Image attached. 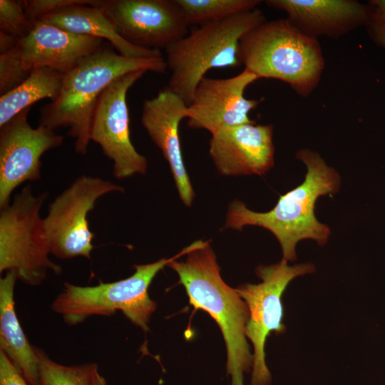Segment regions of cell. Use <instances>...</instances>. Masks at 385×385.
Here are the masks:
<instances>
[{"mask_svg": "<svg viewBox=\"0 0 385 385\" xmlns=\"http://www.w3.org/2000/svg\"><path fill=\"white\" fill-rule=\"evenodd\" d=\"M296 158L307 168L302 184L281 195L275 206L266 212L252 211L244 202L232 201L225 225L238 230L247 225L268 230L277 239L283 259L287 262L297 259L296 245L302 240L312 239L319 245L327 242L330 228L316 218L315 202L319 196L337 193L341 186L339 173L319 153L301 149Z\"/></svg>", "mask_w": 385, "mask_h": 385, "instance_id": "obj_1", "label": "cell"}, {"mask_svg": "<svg viewBox=\"0 0 385 385\" xmlns=\"http://www.w3.org/2000/svg\"><path fill=\"white\" fill-rule=\"evenodd\" d=\"M167 69L163 57L128 58L101 47L63 74L58 97L40 110L39 125L52 130L68 127V135L75 139L76 153L85 155L91 140L94 110L106 88L115 79L132 72L165 73Z\"/></svg>", "mask_w": 385, "mask_h": 385, "instance_id": "obj_2", "label": "cell"}, {"mask_svg": "<svg viewBox=\"0 0 385 385\" xmlns=\"http://www.w3.org/2000/svg\"><path fill=\"white\" fill-rule=\"evenodd\" d=\"M168 266L178 274L190 304L207 312L218 324L226 344L231 385H244V374L253 364L245 333L249 311L237 290L222 279L209 242L190 251L185 261L175 260Z\"/></svg>", "mask_w": 385, "mask_h": 385, "instance_id": "obj_3", "label": "cell"}, {"mask_svg": "<svg viewBox=\"0 0 385 385\" xmlns=\"http://www.w3.org/2000/svg\"><path fill=\"white\" fill-rule=\"evenodd\" d=\"M239 58L258 79L279 80L302 97L317 88L325 66L317 38L304 34L287 19L265 21L245 34Z\"/></svg>", "mask_w": 385, "mask_h": 385, "instance_id": "obj_4", "label": "cell"}, {"mask_svg": "<svg viewBox=\"0 0 385 385\" xmlns=\"http://www.w3.org/2000/svg\"><path fill=\"white\" fill-rule=\"evenodd\" d=\"M265 20L258 8L228 19L198 26L165 49L171 75L168 88L188 106L195 90L212 68H236L240 41Z\"/></svg>", "mask_w": 385, "mask_h": 385, "instance_id": "obj_5", "label": "cell"}, {"mask_svg": "<svg viewBox=\"0 0 385 385\" xmlns=\"http://www.w3.org/2000/svg\"><path fill=\"white\" fill-rule=\"evenodd\" d=\"M201 241L192 243L170 258L135 265L133 274L123 279L108 283L101 282L94 286L65 282L51 308L71 326L82 323L91 316L111 317L116 311H120L133 324L147 332L148 324L157 307L148 293L150 283L165 266L200 247Z\"/></svg>", "mask_w": 385, "mask_h": 385, "instance_id": "obj_6", "label": "cell"}, {"mask_svg": "<svg viewBox=\"0 0 385 385\" xmlns=\"http://www.w3.org/2000/svg\"><path fill=\"white\" fill-rule=\"evenodd\" d=\"M47 196L46 192L35 195L26 185L12 202L0 209V272H14L18 279L30 286L42 283L48 271L62 272L48 257L40 217Z\"/></svg>", "mask_w": 385, "mask_h": 385, "instance_id": "obj_7", "label": "cell"}, {"mask_svg": "<svg viewBox=\"0 0 385 385\" xmlns=\"http://www.w3.org/2000/svg\"><path fill=\"white\" fill-rule=\"evenodd\" d=\"M314 271V266L311 263L289 266L282 259L278 263L256 268L261 282L242 284L236 289L249 311L245 333L254 349L250 385H270L271 374L265 362V345L271 333L280 334L285 330L282 295L293 279Z\"/></svg>", "mask_w": 385, "mask_h": 385, "instance_id": "obj_8", "label": "cell"}, {"mask_svg": "<svg viewBox=\"0 0 385 385\" xmlns=\"http://www.w3.org/2000/svg\"><path fill=\"white\" fill-rule=\"evenodd\" d=\"M124 189L98 177L81 175L48 206L43 226L50 254L62 260L91 258L94 234L88 215L103 195Z\"/></svg>", "mask_w": 385, "mask_h": 385, "instance_id": "obj_9", "label": "cell"}, {"mask_svg": "<svg viewBox=\"0 0 385 385\" xmlns=\"http://www.w3.org/2000/svg\"><path fill=\"white\" fill-rule=\"evenodd\" d=\"M145 73L135 71L115 79L102 93L94 110L91 140L98 143L104 155L113 160V174L118 179L144 175L148 168L146 158L130 140L126 103L128 90Z\"/></svg>", "mask_w": 385, "mask_h": 385, "instance_id": "obj_10", "label": "cell"}, {"mask_svg": "<svg viewBox=\"0 0 385 385\" xmlns=\"http://www.w3.org/2000/svg\"><path fill=\"white\" fill-rule=\"evenodd\" d=\"M118 33L134 46L165 50L188 35L175 0H93Z\"/></svg>", "mask_w": 385, "mask_h": 385, "instance_id": "obj_11", "label": "cell"}, {"mask_svg": "<svg viewBox=\"0 0 385 385\" xmlns=\"http://www.w3.org/2000/svg\"><path fill=\"white\" fill-rule=\"evenodd\" d=\"M30 108L0 127V209L11 203V193L18 186L41 178V157L63 140L54 130L31 127L27 121Z\"/></svg>", "mask_w": 385, "mask_h": 385, "instance_id": "obj_12", "label": "cell"}, {"mask_svg": "<svg viewBox=\"0 0 385 385\" xmlns=\"http://www.w3.org/2000/svg\"><path fill=\"white\" fill-rule=\"evenodd\" d=\"M258 78L248 70L226 78L204 77L188 106V125L212 135L226 128L252 123L250 112L261 99L245 98L246 88Z\"/></svg>", "mask_w": 385, "mask_h": 385, "instance_id": "obj_13", "label": "cell"}, {"mask_svg": "<svg viewBox=\"0 0 385 385\" xmlns=\"http://www.w3.org/2000/svg\"><path fill=\"white\" fill-rule=\"evenodd\" d=\"M273 125L246 123L212 135L209 154L224 175H262L274 163Z\"/></svg>", "mask_w": 385, "mask_h": 385, "instance_id": "obj_14", "label": "cell"}, {"mask_svg": "<svg viewBox=\"0 0 385 385\" xmlns=\"http://www.w3.org/2000/svg\"><path fill=\"white\" fill-rule=\"evenodd\" d=\"M188 105L167 86L145 100L141 123L169 164L180 198L190 206L195 193L183 159L179 125L188 118Z\"/></svg>", "mask_w": 385, "mask_h": 385, "instance_id": "obj_15", "label": "cell"}, {"mask_svg": "<svg viewBox=\"0 0 385 385\" xmlns=\"http://www.w3.org/2000/svg\"><path fill=\"white\" fill-rule=\"evenodd\" d=\"M103 40L37 21L31 31L19 38L18 47L27 71L49 68L64 74L83 58L101 48Z\"/></svg>", "mask_w": 385, "mask_h": 385, "instance_id": "obj_16", "label": "cell"}, {"mask_svg": "<svg viewBox=\"0 0 385 385\" xmlns=\"http://www.w3.org/2000/svg\"><path fill=\"white\" fill-rule=\"evenodd\" d=\"M270 7L284 11L287 19L304 34L317 38H337L364 26L367 4L355 0H267Z\"/></svg>", "mask_w": 385, "mask_h": 385, "instance_id": "obj_17", "label": "cell"}, {"mask_svg": "<svg viewBox=\"0 0 385 385\" xmlns=\"http://www.w3.org/2000/svg\"><path fill=\"white\" fill-rule=\"evenodd\" d=\"M92 0H83L52 11L38 21L71 33L108 40L118 53L133 58H160V50L133 45L116 31L101 9L91 6Z\"/></svg>", "mask_w": 385, "mask_h": 385, "instance_id": "obj_18", "label": "cell"}, {"mask_svg": "<svg viewBox=\"0 0 385 385\" xmlns=\"http://www.w3.org/2000/svg\"><path fill=\"white\" fill-rule=\"evenodd\" d=\"M17 275L6 272L0 279V351L29 385H41L34 346L28 341L16 316L14 287Z\"/></svg>", "mask_w": 385, "mask_h": 385, "instance_id": "obj_19", "label": "cell"}, {"mask_svg": "<svg viewBox=\"0 0 385 385\" xmlns=\"http://www.w3.org/2000/svg\"><path fill=\"white\" fill-rule=\"evenodd\" d=\"M62 79V73L49 68L33 71L22 83L1 96L0 127L40 100L54 101L59 94Z\"/></svg>", "mask_w": 385, "mask_h": 385, "instance_id": "obj_20", "label": "cell"}, {"mask_svg": "<svg viewBox=\"0 0 385 385\" xmlns=\"http://www.w3.org/2000/svg\"><path fill=\"white\" fill-rule=\"evenodd\" d=\"M188 24L202 25L220 21L252 11L260 0H175Z\"/></svg>", "mask_w": 385, "mask_h": 385, "instance_id": "obj_21", "label": "cell"}, {"mask_svg": "<svg viewBox=\"0 0 385 385\" xmlns=\"http://www.w3.org/2000/svg\"><path fill=\"white\" fill-rule=\"evenodd\" d=\"M34 349L41 385H92L98 371L96 363L66 366L53 361L43 349Z\"/></svg>", "mask_w": 385, "mask_h": 385, "instance_id": "obj_22", "label": "cell"}, {"mask_svg": "<svg viewBox=\"0 0 385 385\" xmlns=\"http://www.w3.org/2000/svg\"><path fill=\"white\" fill-rule=\"evenodd\" d=\"M34 26L24 11L23 1L0 0V32L21 38Z\"/></svg>", "mask_w": 385, "mask_h": 385, "instance_id": "obj_23", "label": "cell"}, {"mask_svg": "<svg viewBox=\"0 0 385 385\" xmlns=\"http://www.w3.org/2000/svg\"><path fill=\"white\" fill-rule=\"evenodd\" d=\"M30 74L23 66L18 43L14 48L0 53L1 96L19 86Z\"/></svg>", "mask_w": 385, "mask_h": 385, "instance_id": "obj_24", "label": "cell"}, {"mask_svg": "<svg viewBox=\"0 0 385 385\" xmlns=\"http://www.w3.org/2000/svg\"><path fill=\"white\" fill-rule=\"evenodd\" d=\"M366 4L368 15L364 26L374 43L385 49V0H371Z\"/></svg>", "mask_w": 385, "mask_h": 385, "instance_id": "obj_25", "label": "cell"}, {"mask_svg": "<svg viewBox=\"0 0 385 385\" xmlns=\"http://www.w3.org/2000/svg\"><path fill=\"white\" fill-rule=\"evenodd\" d=\"M83 0H29L23 1L24 11L35 24L43 16L64 6L78 4Z\"/></svg>", "mask_w": 385, "mask_h": 385, "instance_id": "obj_26", "label": "cell"}, {"mask_svg": "<svg viewBox=\"0 0 385 385\" xmlns=\"http://www.w3.org/2000/svg\"><path fill=\"white\" fill-rule=\"evenodd\" d=\"M0 385H29L2 351H0Z\"/></svg>", "mask_w": 385, "mask_h": 385, "instance_id": "obj_27", "label": "cell"}, {"mask_svg": "<svg viewBox=\"0 0 385 385\" xmlns=\"http://www.w3.org/2000/svg\"><path fill=\"white\" fill-rule=\"evenodd\" d=\"M92 385H107L106 380L98 371L95 374Z\"/></svg>", "mask_w": 385, "mask_h": 385, "instance_id": "obj_28", "label": "cell"}]
</instances>
